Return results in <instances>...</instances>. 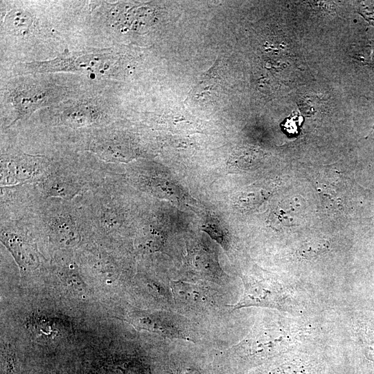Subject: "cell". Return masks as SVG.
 I'll return each instance as SVG.
<instances>
[{
  "instance_id": "6da1fadb",
  "label": "cell",
  "mask_w": 374,
  "mask_h": 374,
  "mask_svg": "<svg viewBox=\"0 0 374 374\" xmlns=\"http://www.w3.org/2000/svg\"><path fill=\"white\" fill-rule=\"evenodd\" d=\"M42 239L61 251L72 250L94 240L91 225L78 198H47L35 206Z\"/></svg>"
},
{
  "instance_id": "7a4b0ae2",
  "label": "cell",
  "mask_w": 374,
  "mask_h": 374,
  "mask_svg": "<svg viewBox=\"0 0 374 374\" xmlns=\"http://www.w3.org/2000/svg\"><path fill=\"white\" fill-rule=\"evenodd\" d=\"M115 175L116 169L96 157L92 160L78 157H59L46 176L32 186L42 199L73 200Z\"/></svg>"
},
{
  "instance_id": "3957f363",
  "label": "cell",
  "mask_w": 374,
  "mask_h": 374,
  "mask_svg": "<svg viewBox=\"0 0 374 374\" xmlns=\"http://www.w3.org/2000/svg\"><path fill=\"white\" fill-rule=\"evenodd\" d=\"M243 294L233 310L248 307H263L289 311L293 304L290 287L276 277L262 274H245L242 277Z\"/></svg>"
},
{
  "instance_id": "277c9868",
  "label": "cell",
  "mask_w": 374,
  "mask_h": 374,
  "mask_svg": "<svg viewBox=\"0 0 374 374\" xmlns=\"http://www.w3.org/2000/svg\"><path fill=\"white\" fill-rule=\"evenodd\" d=\"M116 57L109 50L80 51L60 56L53 60L32 64L39 71H74L108 76L114 70Z\"/></svg>"
},
{
  "instance_id": "5b68a950",
  "label": "cell",
  "mask_w": 374,
  "mask_h": 374,
  "mask_svg": "<svg viewBox=\"0 0 374 374\" xmlns=\"http://www.w3.org/2000/svg\"><path fill=\"white\" fill-rule=\"evenodd\" d=\"M329 242L321 237L315 236L305 240L296 251L298 257L304 260H312L328 251Z\"/></svg>"
},
{
  "instance_id": "8992f818",
  "label": "cell",
  "mask_w": 374,
  "mask_h": 374,
  "mask_svg": "<svg viewBox=\"0 0 374 374\" xmlns=\"http://www.w3.org/2000/svg\"><path fill=\"white\" fill-rule=\"evenodd\" d=\"M103 374H145L146 369L137 361H116L101 368Z\"/></svg>"
},
{
  "instance_id": "52a82bcc",
  "label": "cell",
  "mask_w": 374,
  "mask_h": 374,
  "mask_svg": "<svg viewBox=\"0 0 374 374\" xmlns=\"http://www.w3.org/2000/svg\"><path fill=\"white\" fill-rule=\"evenodd\" d=\"M30 19L29 16L23 12H13L8 15L6 26L7 29L13 33H24L30 24Z\"/></svg>"
},
{
  "instance_id": "ba28073f",
  "label": "cell",
  "mask_w": 374,
  "mask_h": 374,
  "mask_svg": "<svg viewBox=\"0 0 374 374\" xmlns=\"http://www.w3.org/2000/svg\"><path fill=\"white\" fill-rule=\"evenodd\" d=\"M303 119L301 117L294 116L292 118H287L283 123H281V127L283 130L287 132L289 135H295L299 132V126Z\"/></svg>"
},
{
  "instance_id": "9c48e42d",
  "label": "cell",
  "mask_w": 374,
  "mask_h": 374,
  "mask_svg": "<svg viewBox=\"0 0 374 374\" xmlns=\"http://www.w3.org/2000/svg\"><path fill=\"white\" fill-rule=\"evenodd\" d=\"M360 8L359 12L361 13L370 24H373L374 26V9L370 10L367 6Z\"/></svg>"
},
{
  "instance_id": "30bf717a",
  "label": "cell",
  "mask_w": 374,
  "mask_h": 374,
  "mask_svg": "<svg viewBox=\"0 0 374 374\" xmlns=\"http://www.w3.org/2000/svg\"><path fill=\"white\" fill-rule=\"evenodd\" d=\"M371 220H372L373 222L374 223V215L373 217H371Z\"/></svg>"
},
{
  "instance_id": "8fae6325",
  "label": "cell",
  "mask_w": 374,
  "mask_h": 374,
  "mask_svg": "<svg viewBox=\"0 0 374 374\" xmlns=\"http://www.w3.org/2000/svg\"><path fill=\"white\" fill-rule=\"evenodd\" d=\"M373 310V311H374V310Z\"/></svg>"
}]
</instances>
